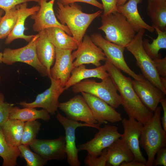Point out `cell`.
<instances>
[{"label":"cell","instance_id":"6da1fadb","mask_svg":"<svg viewBox=\"0 0 166 166\" xmlns=\"http://www.w3.org/2000/svg\"><path fill=\"white\" fill-rule=\"evenodd\" d=\"M104 65L120 93L121 105L129 118L145 124L152 117L154 112L142 102L133 88L132 80L124 75L107 59Z\"/></svg>","mask_w":166,"mask_h":166},{"label":"cell","instance_id":"7a4b0ae2","mask_svg":"<svg viewBox=\"0 0 166 166\" xmlns=\"http://www.w3.org/2000/svg\"><path fill=\"white\" fill-rule=\"evenodd\" d=\"M57 4L56 16L61 24L68 27L78 45L92 22L103 12L99 10L91 14L84 13L81 6L76 3L64 5L58 1Z\"/></svg>","mask_w":166,"mask_h":166},{"label":"cell","instance_id":"3957f363","mask_svg":"<svg viewBox=\"0 0 166 166\" xmlns=\"http://www.w3.org/2000/svg\"><path fill=\"white\" fill-rule=\"evenodd\" d=\"M161 109L160 106L157 107L152 117L143 125L141 131L139 144L148 157L146 166H153L157 152L166 146V132L161 123Z\"/></svg>","mask_w":166,"mask_h":166},{"label":"cell","instance_id":"277c9868","mask_svg":"<svg viewBox=\"0 0 166 166\" xmlns=\"http://www.w3.org/2000/svg\"><path fill=\"white\" fill-rule=\"evenodd\" d=\"M101 25L98 29L103 31L107 41L126 48L136 32L126 18L118 12L101 16Z\"/></svg>","mask_w":166,"mask_h":166},{"label":"cell","instance_id":"5b68a950","mask_svg":"<svg viewBox=\"0 0 166 166\" xmlns=\"http://www.w3.org/2000/svg\"><path fill=\"white\" fill-rule=\"evenodd\" d=\"M72 87L74 93L82 92L89 93L104 101L115 109L121 105L120 96L109 76L100 82L93 80L84 79Z\"/></svg>","mask_w":166,"mask_h":166},{"label":"cell","instance_id":"8992f818","mask_svg":"<svg viewBox=\"0 0 166 166\" xmlns=\"http://www.w3.org/2000/svg\"><path fill=\"white\" fill-rule=\"evenodd\" d=\"M145 31L141 30L137 32L126 48L134 57L144 77L166 94V89L162 84L153 60L147 54L143 47V37Z\"/></svg>","mask_w":166,"mask_h":166},{"label":"cell","instance_id":"52a82bcc","mask_svg":"<svg viewBox=\"0 0 166 166\" xmlns=\"http://www.w3.org/2000/svg\"><path fill=\"white\" fill-rule=\"evenodd\" d=\"M39 37L38 34L34 35L29 43L22 47L5 48L3 52L2 63L12 65L17 62H23L34 68L41 76H48L46 69L40 62L37 55L36 45Z\"/></svg>","mask_w":166,"mask_h":166},{"label":"cell","instance_id":"ba28073f","mask_svg":"<svg viewBox=\"0 0 166 166\" xmlns=\"http://www.w3.org/2000/svg\"><path fill=\"white\" fill-rule=\"evenodd\" d=\"M91 38L93 42L103 51L106 59L115 66L135 80H140L142 79L143 75L140 73L136 74L130 69L126 62L124 56L125 47L107 41L98 33L92 34Z\"/></svg>","mask_w":166,"mask_h":166},{"label":"cell","instance_id":"9c48e42d","mask_svg":"<svg viewBox=\"0 0 166 166\" xmlns=\"http://www.w3.org/2000/svg\"><path fill=\"white\" fill-rule=\"evenodd\" d=\"M58 108L69 120L83 122L100 128L101 124L95 119L82 96L77 95L67 101L59 102Z\"/></svg>","mask_w":166,"mask_h":166},{"label":"cell","instance_id":"30bf717a","mask_svg":"<svg viewBox=\"0 0 166 166\" xmlns=\"http://www.w3.org/2000/svg\"><path fill=\"white\" fill-rule=\"evenodd\" d=\"M50 79L51 81L50 87L38 94L34 101L30 103L21 101L17 104L23 108H42L50 115H54L58 108L59 97L65 89L59 81L51 78Z\"/></svg>","mask_w":166,"mask_h":166},{"label":"cell","instance_id":"8fae6325","mask_svg":"<svg viewBox=\"0 0 166 166\" xmlns=\"http://www.w3.org/2000/svg\"><path fill=\"white\" fill-rule=\"evenodd\" d=\"M98 130L93 138L78 145V151L85 150L92 156H99L104 149L121 136L122 134L118 132V128L116 126L105 124Z\"/></svg>","mask_w":166,"mask_h":166},{"label":"cell","instance_id":"7c38bea8","mask_svg":"<svg viewBox=\"0 0 166 166\" xmlns=\"http://www.w3.org/2000/svg\"><path fill=\"white\" fill-rule=\"evenodd\" d=\"M56 118L64 129L65 132L66 151L67 160L71 166H80L81 162L78 156V150L76 146L75 131L79 127H89L99 128L97 127L85 123L69 120L59 112L56 115Z\"/></svg>","mask_w":166,"mask_h":166},{"label":"cell","instance_id":"4fadbf2b","mask_svg":"<svg viewBox=\"0 0 166 166\" xmlns=\"http://www.w3.org/2000/svg\"><path fill=\"white\" fill-rule=\"evenodd\" d=\"M74 67L81 65L92 64L96 67L101 65V61H105L106 56L102 50L92 41L88 35L84 36L77 49L72 53Z\"/></svg>","mask_w":166,"mask_h":166},{"label":"cell","instance_id":"5bb4252c","mask_svg":"<svg viewBox=\"0 0 166 166\" xmlns=\"http://www.w3.org/2000/svg\"><path fill=\"white\" fill-rule=\"evenodd\" d=\"M29 146L47 162L52 160H62L67 158L65 136L61 135L54 139L36 138Z\"/></svg>","mask_w":166,"mask_h":166},{"label":"cell","instance_id":"9a60e30c","mask_svg":"<svg viewBox=\"0 0 166 166\" xmlns=\"http://www.w3.org/2000/svg\"><path fill=\"white\" fill-rule=\"evenodd\" d=\"M55 0H50L47 2L45 0H40L38 2L40 8L35 14L30 16L34 20L33 29L39 32L51 27H57L64 30L67 34L72 36L68 27L62 24L57 20L54 13L53 5Z\"/></svg>","mask_w":166,"mask_h":166},{"label":"cell","instance_id":"2e32d148","mask_svg":"<svg viewBox=\"0 0 166 166\" xmlns=\"http://www.w3.org/2000/svg\"><path fill=\"white\" fill-rule=\"evenodd\" d=\"M81 93L98 123L101 124L108 121L114 123L121 121V114L104 101L89 93Z\"/></svg>","mask_w":166,"mask_h":166},{"label":"cell","instance_id":"e0dca14e","mask_svg":"<svg viewBox=\"0 0 166 166\" xmlns=\"http://www.w3.org/2000/svg\"><path fill=\"white\" fill-rule=\"evenodd\" d=\"M122 124L124 133L121 138L127 143L133 153L134 160L146 164L147 160L141 151L139 144V138L143 124L136 120L129 118H122Z\"/></svg>","mask_w":166,"mask_h":166},{"label":"cell","instance_id":"ac0fdd59","mask_svg":"<svg viewBox=\"0 0 166 166\" xmlns=\"http://www.w3.org/2000/svg\"><path fill=\"white\" fill-rule=\"evenodd\" d=\"M133 88L143 103L154 112L166 94L144 77L140 80H132Z\"/></svg>","mask_w":166,"mask_h":166},{"label":"cell","instance_id":"d6986e66","mask_svg":"<svg viewBox=\"0 0 166 166\" xmlns=\"http://www.w3.org/2000/svg\"><path fill=\"white\" fill-rule=\"evenodd\" d=\"M72 51L71 49H61L55 48V62L50 70L49 78L59 81L64 87L74 68Z\"/></svg>","mask_w":166,"mask_h":166},{"label":"cell","instance_id":"ffe728a7","mask_svg":"<svg viewBox=\"0 0 166 166\" xmlns=\"http://www.w3.org/2000/svg\"><path fill=\"white\" fill-rule=\"evenodd\" d=\"M28 2H24L16 6L18 12V16L15 25L13 30L8 36L5 43L8 45L18 39H24L29 42L34 35H26L24 34L26 30L25 23L27 18L36 13L39 10L40 6H35L30 8L27 7Z\"/></svg>","mask_w":166,"mask_h":166},{"label":"cell","instance_id":"44dd1931","mask_svg":"<svg viewBox=\"0 0 166 166\" xmlns=\"http://www.w3.org/2000/svg\"><path fill=\"white\" fill-rule=\"evenodd\" d=\"M142 0H128L124 4L117 6V10L126 18L136 32L144 30L153 33L155 30L154 28L144 21L138 11L137 5L141 3Z\"/></svg>","mask_w":166,"mask_h":166},{"label":"cell","instance_id":"7402d4cb","mask_svg":"<svg viewBox=\"0 0 166 166\" xmlns=\"http://www.w3.org/2000/svg\"><path fill=\"white\" fill-rule=\"evenodd\" d=\"M38 34L39 37L36 45L37 55L49 77L51 67L55 60V47L48 39L45 30L39 32Z\"/></svg>","mask_w":166,"mask_h":166},{"label":"cell","instance_id":"603a6c76","mask_svg":"<svg viewBox=\"0 0 166 166\" xmlns=\"http://www.w3.org/2000/svg\"><path fill=\"white\" fill-rule=\"evenodd\" d=\"M107 149L106 165L119 166L123 162H128L134 159L133 153L126 142L121 138L117 139Z\"/></svg>","mask_w":166,"mask_h":166},{"label":"cell","instance_id":"cb8c5ba5","mask_svg":"<svg viewBox=\"0 0 166 166\" xmlns=\"http://www.w3.org/2000/svg\"><path fill=\"white\" fill-rule=\"evenodd\" d=\"M109 76L104 65L94 69H87L85 65L74 67L71 76L65 85L64 88L67 89L79 82L91 77H95L103 80Z\"/></svg>","mask_w":166,"mask_h":166},{"label":"cell","instance_id":"d4e9b609","mask_svg":"<svg viewBox=\"0 0 166 166\" xmlns=\"http://www.w3.org/2000/svg\"><path fill=\"white\" fill-rule=\"evenodd\" d=\"M147 13L152 27L166 31V1L148 0Z\"/></svg>","mask_w":166,"mask_h":166},{"label":"cell","instance_id":"484cf974","mask_svg":"<svg viewBox=\"0 0 166 166\" xmlns=\"http://www.w3.org/2000/svg\"><path fill=\"white\" fill-rule=\"evenodd\" d=\"M45 30L48 39L56 48L72 50L77 49L78 44L75 39L62 29L53 27Z\"/></svg>","mask_w":166,"mask_h":166},{"label":"cell","instance_id":"4316f807","mask_svg":"<svg viewBox=\"0 0 166 166\" xmlns=\"http://www.w3.org/2000/svg\"><path fill=\"white\" fill-rule=\"evenodd\" d=\"M24 123L18 120L9 119L0 126L6 141L11 146L17 148L21 144Z\"/></svg>","mask_w":166,"mask_h":166},{"label":"cell","instance_id":"83f0119b","mask_svg":"<svg viewBox=\"0 0 166 166\" xmlns=\"http://www.w3.org/2000/svg\"><path fill=\"white\" fill-rule=\"evenodd\" d=\"M50 116L46 111L43 109L38 110L34 108L20 109L17 106H13L9 119H17L24 122L38 119L47 121L50 120Z\"/></svg>","mask_w":166,"mask_h":166},{"label":"cell","instance_id":"f1b7e54d","mask_svg":"<svg viewBox=\"0 0 166 166\" xmlns=\"http://www.w3.org/2000/svg\"><path fill=\"white\" fill-rule=\"evenodd\" d=\"M20 155L18 147L11 146L7 143L0 126V156L3 160L2 166L17 165V158Z\"/></svg>","mask_w":166,"mask_h":166},{"label":"cell","instance_id":"f546056e","mask_svg":"<svg viewBox=\"0 0 166 166\" xmlns=\"http://www.w3.org/2000/svg\"><path fill=\"white\" fill-rule=\"evenodd\" d=\"M153 27L157 32V38L153 39L151 43H150L148 39L144 38L143 40V45L146 53L153 59L158 57L160 49L166 48V31H162L156 27Z\"/></svg>","mask_w":166,"mask_h":166},{"label":"cell","instance_id":"4dcf8cb0","mask_svg":"<svg viewBox=\"0 0 166 166\" xmlns=\"http://www.w3.org/2000/svg\"><path fill=\"white\" fill-rule=\"evenodd\" d=\"M0 21V39L6 38L14 28L18 14L16 6L5 12Z\"/></svg>","mask_w":166,"mask_h":166},{"label":"cell","instance_id":"1f68e13d","mask_svg":"<svg viewBox=\"0 0 166 166\" xmlns=\"http://www.w3.org/2000/svg\"><path fill=\"white\" fill-rule=\"evenodd\" d=\"M41 125L36 120L25 122L21 144L29 146L36 139Z\"/></svg>","mask_w":166,"mask_h":166},{"label":"cell","instance_id":"d6a6232c","mask_svg":"<svg viewBox=\"0 0 166 166\" xmlns=\"http://www.w3.org/2000/svg\"><path fill=\"white\" fill-rule=\"evenodd\" d=\"M18 148L20 152V156L26 162V166H43L47 163L39 155L31 150L29 146L21 144Z\"/></svg>","mask_w":166,"mask_h":166},{"label":"cell","instance_id":"836d02e7","mask_svg":"<svg viewBox=\"0 0 166 166\" xmlns=\"http://www.w3.org/2000/svg\"><path fill=\"white\" fill-rule=\"evenodd\" d=\"M107 157V148L104 149L99 156H93L88 153L85 159L84 164L87 166H105L106 165Z\"/></svg>","mask_w":166,"mask_h":166},{"label":"cell","instance_id":"e575fe53","mask_svg":"<svg viewBox=\"0 0 166 166\" xmlns=\"http://www.w3.org/2000/svg\"><path fill=\"white\" fill-rule=\"evenodd\" d=\"M4 101V95L0 92V126L9 119L11 110L14 105Z\"/></svg>","mask_w":166,"mask_h":166},{"label":"cell","instance_id":"d590c367","mask_svg":"<svg viewBox=\"0 0 166 166\" xmlns=\"http://www.w3.org/2000/svg\"><path fill=\"white\" fill-rule=\"evenodd\" d=\"M156 70L160 77H166V57L162 58L160 53L153 59Z\"/></svg>","mask_w":166,"mask_h":166},{"label":"cell","instance_id":"8d00e7d4","mask_svg":"<svg viewBox=\"0 0 166 166\" xmlns=\"http://www.w3.org/2000/svg\"><path fill=\"white\" fill-rule=\"evenodd\" d=\"M101 0L104 10L102 15L105 16L118 12L117 8V0Z\"/></svg>","mask_w":166,"mask_h":166},{"label":"cell","instance_id":"74e56055","mask_svg":"<svg viewBox=\"0 0 166 166\" xmlns=\"http://www.w3.org/2000/svg\"><path fill=\"white\" fill-rule=\"evenodd\" d=\"M33 2L31 0H0V9L5 12L16 6L24 2Z\"/></svg>","mask_w":166,"mask_h":166},{"label":"cell","instance_id":"f35d334b","mask_svg":"<svg viewBox=\"0 0 166 166\" xmlns=\"http://www.w3.org/2000/svg\"><path fill=\"white\" fill-rule=\"evenodd\" d=\"M156 157L155 159L153 165L166 166V148L164 147L160 149L157 152Z\"/></svg>","mask_w":166,"mask_h":166},{"label":"cell","instance_id":"ab89813d","mask_svg":"<svg viewBox=\"0 0 166 166\" xmlns=\"http://www.w3.org/2000/svg\"><path fill=\"white\" fill-rule=\"evenodd\" d=\"M58 1L64 5L80 2L89 4L101 10L103 9L102 4L98 2L97 0H58Z\"/></svg>","mask_w":166,"mask_h":166},{"label":"cell","instance_id":"60d3db41","mask_svg":"<svg viewBox=\"0 0 166 166\" xmlns=\"http://www.w3.org/2000/svg\"><path fill=\"white\" fill-rule=\"evenodd\" d=\"M163 110V117L161 118V123L164 130L166 132V99H162L160 101Z\"/></svg>","mask_w":166,"mask_h":166},{"label":"cell","instance_id":"b9f144b4","mask_svg":"<svg viewBox=\"0 0 166 166\" xmlns=\"http://www.w3.org/2000/svg\"><path fill=\"white\" fill-rule=\"evenodd\" d=\"M120 166H146V164L143 163L139 162L134 160L128 162H123L122 163Z\"/></svg>","mask_w":166,"mask_h":166},{"label":"cell","instance_id":"7bdbcfd3","mask_svg":"<svg viewBox=\"0 0 166 166\" xmlns=\"http://www.w3.org/2000/svg\"><path fill=\"white\" fill-rule=\"evenodd\" d=\"M161 81L164 87L166 89V77H160Z\"/></svg>","mask_w":166,"mask_h":166},{"label":"cell","instance_id":"ee69618b","mask_svg":"<svg viewBox=\"0 0 166 166\" xmlns=\"http://www.w3.org/2000/svg\"><path fill=\"white\" fill-rule=\"evenodd\" d=\"M127 0H117V6H120L122 5L126 2Z\"/></svg>","mask_w":166,"mask_h":166},{"label":"cell","instance_id":"f6af8a7d","mask_svg":"<svg viewBox=\"0 0 166 166\" xmlns=\"http://www.w3.org/2000/svg\"><path fill=\"white\" fill-rule=\"evenodd\" d=\"M3 53L0 52V63H2Z\"/></svg>","mask_w":166,"mask_h":166},{"label":"cell","instance_id":"bcb514c9","mask_svg":"<svg viewBox=\"0 0 166 166\" xmlns=\"http://www.w3.org/2000/svg\"><path fill=\"white\" fill-rule=\"evenodd\" d=\"M4 10L1 9H0V21L2 17V15L4 13Z\"/></svg>","mask_w":166,"mask_h":166},{"label":"cell","instance_id":"7dc6e473","mask_svg":"<svg viewBox=\"0 0 166 166\" xmlns=\"http://www.w3.org/2000/svg\"><path fill=\"white\" fill-rule=\"evenodd\" d=\"M33 1V2H38L40 0H31Z\"/></svg>","mask_w":166,"mask_h":166},{"label":"cell","instance_id":"c3c4849f","mask_svg":"<svg viewBox=\"0 0 166 166\" xmlns=\"http://www.w3.org/2000/svg\"><path fill=\"white\" fill-rule=\"evenodd\" d=\"M1 79V77L0 75V81Z\"/></svg>","mask_w":166,"mask_h":166},{"label":"cell","instance_id":"681fc988","mask_svg":"<svg viewBox=\"0 0 166 166\" xmlns=\"http://www.w3.org/2000/svg\"><path fill=\"white\" fill-rule=\"evenodd\" d=\"M45 0L46 1H47L48 0Z\"/></svg>","mask_w":166,"mask_h":166},{"label":"cell","instance_id":"f907efd6","mask_svg":"<svg viewBox=\"0 0 166 166\" xmlns=\"http://www.w3.org/2000/svg\"><path fill=\"white\" fill-rule=\"evenodd\" d=\"M164 0V1H166V0Z\"/></svg>","mask_w":166,"mask_h":166}]
</instances>
